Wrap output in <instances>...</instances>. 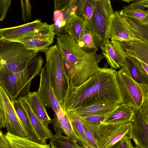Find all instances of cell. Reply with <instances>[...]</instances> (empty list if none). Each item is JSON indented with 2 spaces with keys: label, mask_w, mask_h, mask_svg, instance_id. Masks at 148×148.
Listing matches in <instances>:
<instances>
[{
  "label": "cell",
  "mask_w": 148,
  "mask_h": 148,
  "mask_svg": "<svg viewBox=\"0 0 148 148\" xmlns=\"http://www.w3.org/2000/svg\"><path fill=\"white\" fill-rule=\"evenodd\" d=\"M141 21L143 24L148 25V14Z\"/></svg>",
  "instance_id": "cell-42"
},
{
  "label": "cell",
  "mask_w": 148,
  "mask_h": 148,
  "mask_svg": "<svg viewBox=\"0 0 148 148\" xmlns=\"http://www.w3.org/2000/svg\"><path fill=\"white\" fill-rule=\"evenodd\" d=\"M76 0L54 1L53 30L57 36H62L67 34L66 27L73 15V9Z\"/></svg>",
  "instance_id": "cell-11"
},
{
  "label": "cell",
  "mask_w": 148,
  "mask_h": 148,
  "mask_svg": "<svg viewBox=\"0 0 148 148\" xmlns=\"http://www.w3.org/2000/svg\"><path fill=\"white\" fill-rule=\"evenodd\" d=\"M5 137L11 148H50L49 144H42L31 138L29 137H22L7 132Z\"/></svg>",
  "instance_id": "cell-23"
},
{
  "label": "cell",
  "mask_w": 148,
  "mask_h": 148,
  "mask_svg": "<svg viewBox=\"0 0 148 148\" xmlns=\"http://www.w3.org/2000/svg\"><path fill=\"white\" fill-rule=\"evenodd\" d=\"M51 145V147L50 148H59L53 145Z\"/></svg>",
  "instance_id": "cell-44"
},
{
  "label": "cell",
  "mask_w": 148,
  "mask_h": 148,
  "mask_svg": "<svg viewBox=\"0 0 148 148\" xmlns=\"http://www.w3.org/2000/svg\"><path fill=\"white\" fill-rule=\"evenodd\" d=\"M132 1L130 5L123 7L144 10L148 6V0H133Z\"/></svg>",
  "instance_id": "cell-37"
},
{
  "label": "cell",
  "mask_w": 148,
  "mask_h": 148,
  "mask_svg": "<svg viewBox=\"0 0 148 148\" xmlns=\"http://www.w3.org/2000/svg\"><path fill=\"white\" fill-rule=\"evenodd\" d=\"M131 122L132 139L136 147L148 148V124L139 111L135 112Z\"/></svg>",
  "instance_id": "cell-16"
},
{
  "label": "cell",
  "mask_w": 148,
  "mask_h": 148,
  "mask_svg": "<svg viewBox=\"0 0 148 148\" xmlns=\"http://www.w3.org/2000/svg\"><path fill=\"white\" fill-rule=\"evenodd\" d=\"M119 104L112 103H103L77 109L67 113L76 116L91 115H105L113 111Z\"/></svg>",
  "instance_id": "cell-21"
},
{
  "label": "cell",
  "mask_w": 148,
  "mask_h": 148,
  "mask_svg": "<svg viewBox=\"0 0 148 148\" xmlns=\"http://www.w3.org/2000/svg\"><path fill=\"white\" fill-rule=\"evenodd\" d=\"M118 71L107 63L80 86H68L63 109L66 112L106 103L120 104L122 98L116 78Z\"/></svg>",
  "instance_id": "cell-1"
},
{
  "label": "cell",
  "mask_w": 148,
  "mask_h": 148,
  "mask_svg": "<svg viewBox=\"0 0 148 148\" xmlns=\"http://www.w3.org/2000/svg\"><path fill=\"white\" fill-rule=\"evenodd\" d=\"M116 78L120 89L122 103L139 111L148 93V89L134 80L124 66L118 71Z\"/></svg>",
  "instance_id": "cell-7"
},
{
  "label": "cell",
  "mask_w": 148,
  "mask_h": 148,
  "mask_svg": "<svg viewBox=\"0 0 148 148\" xmlns=\"http://www.w3.org/2000/svg\"><path fill=\"white\" fill-rule=\"evenodd\" d=\"M106 115H91L75 116L79 119L83 125L94 133L98 139L101 131V123L104 120Z\"/></svg>",
  "instance_id": "cell-26"
},
{
  "label": "cell",
  "mask_w": 148,
  "mask_h": 148,
  "mask_svg": "<svg viewBox=\"0 0 148 148\" xmlns=\"http://www.w3.org/2000/svg\"><path fill=\"white\" fill-rule=\"evenodd\" d=\"M38 53L17 42H0V68L17 72L24 69Z\"/></svg>",
  "instance_id": "cell-6"
},
{
  "label": "cell",
  "mask_w": 148,
  "mask_h": 148,
  "mask_svg": "<svg viewBox=\"0 0 148 148\" xmlns=\"http://www.w3.org/2000/svg\"><path fill=\"white\" fill-rule=\"evenodd\" d=\"M121 16L126 21L137 36L141 40L148 43V25L143 24L138 18Z\"/></svg>",
  "instance_id": "cell-27"
},
{
  "label": "cell",
  "mask_w": 148,
  "mask_h": 148,
  "mask_svg": "<svg viewBox=\"0 0 148 148\" xmlns=\"http://www.w3.org/2000/svg\"><path fill=\"white\" fill-rule=\"evenodd\" d=\"M93 12L86 26L97 47L104 51L109 39L112 18L114 12L110 0H93Z\"/></svg>",
  "instance_id": "cell-4"
},
{
  "label": "cell",
  "mask_w": 148,
  "mask_h": 148,
  "mask_svg": "<svg viewBox=\"0 0 148 148\" xmlns=\"http://www.w3.org/2000/svg\"><path fill=\"white\" fill-rule=\"evenodd\" d=\"M0 148H11L9 142L2 131L0 132Z\"/></svg>",
  "instance_id": "cell-40"
},
{
  "label": "cell",
  "mask_w": 148,
  "mask_h": 148,
  "mask_svg": "<svg viewBox=\"0 0 148 148\" xmlns=\"http://www.w3.org/2000/svg\"><path fill=\"white\" fill-rule=\"evenodd\" d=\"M86 22L81 17L73 14L68 23L66 32L76 42L80 40Z\"/></svg>",
  "instance_id": "cell-24"
},
{
  "label": "cell",
  "mask_w": 148,
  "mask_h": 148,
  "mask_svg": "<svg viewBox=\"0 0 148 148\" xmlns=\"http://www.w3.org/2000/svg\"><path fill=\"white\" fill-rule=\"evenodd\" d=\"M139 61L140 62L143 68L148 75V65L141 61Z\"/></svg>",
  "instance_id": "cell-41"
},
{
  "label": "cell",
  "mask_w": 148,
  "mask_h": 148,
  "mask_svg": "<svg viewBox=\"0 0 148 148\" xmlns=\"http://www.w3.org/2000/svg\"><path fill=\"white\" fill-rule=\"evenodd\" d=\"M132 148H139L138 147H133Z\"/></svg>",
  "instance_id": "cell-45"
},
{
  "label": "cell",
  "mask_w": 148,
  "mask_h": 148,
  "mask_svg": "<svg viewBox=\"0 0 148 148\" xmlns=\"http://www.w3.org/2000/svg\"><path fill=\"white\" fill-rule=\"evenodd\" d=\"M20 102L26 112L33 128L36 141L46 144L47 140H51L53 135L48 126L43 123L36 116L31 109L26 97H18Z\"/></svg>",
  "instance_id": "cell-15"
},
{
  "label": "cell",
  "mask_w": 148,
  "mask_h": 148,
  "mask_svg": "<svg viewBox=\"0 0 148 148\" xmlns=\"http://www.w3.org/2000/svg\"><path fill=\"white\" fill-rule=\"evenodd\" d=\"M45 55L47 74L56 96L62 108L68 83L62 56L57 44L50 47Z\"/></svg>",
  "instance_id": "cell-5"
},
{
  "label": "cell",
  "mask_w": 148,
  "mask_h": 148,
  "mask_svg": "<svg viewBox=\"0 0 148 148\" xmlns=\"http://www.w3.org/2000/svg\"><path fill=\"white\" fill-rule=\"evenodd\" d=\"M102 51L108 65L110 66L111 68L116 69L122 67L114 47L110 40L107 42L105 44L104 51Z\"/></svg>",
  "instance_id": "cell-30"
},
{
  "label": "cell",
  "mask_w": 148,
  "mask_h": 148,
  "mask_svg": "<svg viewBox=\"0 0 148 148\" xmlns=\"http://www.w3.org/2000/svg\"><path fill=\"white\" fill-rule=\"evenodd\" d=\"M26 98L32 110L43 123L47 126L52 123V120L48 114L46 107L37 91L30 92Z\"/></svg>",
  "instance_id": "cell-22"
},
{
  "label": "cell",
  "mask_w": 148,
  "mask_h": 148,
  "mask_svg": "<svg viewBox=\"0 0 148 148\" xmlns=\"http://www.w3.org/2000/svg\"><path fill=\"white\" fill-rule=\"evenodd\" d=\"M136 111L131 107L122 103L107 114L101 125L132 122Z\"/></svg>",
  "instance_id": "cell-18"
},
{
  "label": "cell",
  "mask_w": 148,
  "mask_h": 148,
  "mask_svg": "<svg viewBox=\"0 0 148 148\" xmlns=\"http://www.w3.org/2000/svg\"><path fill=\"white\" fill-rule=\"evenodd\" d=\"M11 3V0H0V21H3L5 18Z\"/></svg>",
  "instance_id": "cell-36"
},
{
  "label": "cell",
  "mask_w": 148,
  "mask_h": 148,
  "mask_svg": "<svg viewBox=\"0 0 148 148\" xmlns=\"http://www.w3.org/2000/svg\"><path fill=\"white\" fill-rule=\"evenodd\" d=\"M123 9L119 11L121 16L138 18L140 21L144 18L148 14V9L142 10L123 7Z\"/></svg>",
  "instance_id": "cell-33"
},
{
  "label": "cell",
  "mask_w": 148,
  "mask_h": 148,
  "mask_svg": "<svg viewBox=\"0 0 148 148\" xmlns=\"http://www.w3.org/2000/svg\"><path fill=\"white\" fill-rule=\"evenodd\" d=\"M55 35L53 23L33 35L16 42L22 43L28 49L45 53L53 42Z\"/></svg>",
  "instance_id": "cell-12"
},
{
  "label": "cell",
  "mask_w": 148,
  "mask_h": 148,
  "mask_svg": "<svg viewBox=\"0 0 148 148\" xmlns=\"http://www.w3.org/2000/svg\"><path fill=\"white\" fill-rule=\"evenodd\" d=\"M21 1L22 19L24 22H25L31 17V10L33 6L31 5L29 0H21Z\"/></svg>",
  "instance_id": "cell-34"
},
{
  "label": "cell",
  "mask_w": 148,
  "mask_h": 148,
  "mask_svg": "<svg viewBox=\"0 0 148 148\" xmlns=\"http://www.w3.org/2000/svg\"><path fill=\"white\" fill-rule=\"evenodd\" d=\"M57 45L61 53L68 86L78 87L97 72L104 57L97 53L98 49L86 51L68 34L57 36Z\"/></svg>",
  "instance_id": "cell-2"
},
{
  "label": "cell",
  "mask_w": 148,
  "mask_h": 148,
  "mask_svg": "<svg viewBox=\"0 0 148 148\" xmlns=\"http://www.w3.org/2000/svg\"><path fill=\"white\" fill-rule=\"evenodd\" d=\"M93 9V0H77L73 8V13L81 17L87 23L92 16Z\"/></svg>",
  "instance_id": "cell-25"
},
{
  "label": "cell",
  "mask_w": 148,
  "mask_h": 148,
  "mask_svg": "<svg viewBox=\"0 0 148 148\" xmlns=\"http://www.w3.org/2000/svg\"><path fill=\"white\" fill-rule=\"evenodd\" d=\"M133 147L130 139H125L119 140L110 148H132Z\"/></svg>",
  "instance_id": "cell-39"
},
{
  "label": "cell",
  "mask_w": 148,
  "mask_h": 148,
  "mask_svg": "<svg viewBox=\"0 0 148 148\" xmlns=\"http://www.w3.org/2000/svg\"><path fill=\"white\" fill-rule=\"evenodd\" d=\"M147 8H148V6H147Z\"/></svg>",
  "instance_id": "cell-46"
},
{
  "label": "cell",
  "mask_w": 148,
  "mask_h": 148,
  "mask_svg": "<svg viewBox=\"0 0 148 148\" xmlns=\"http://www.w3.org/2000/svg\"><path fill=\"white\" fill-rule=\"evenodd\" d=\"M13 103L16 113L30 134V138L36 141L32 125L26 112L21 104L17 99L13 102Z\"/></svg>",
  "instance_id": "cell-29"
},
{
  "label": "cell",
  "mask_w": 148,
  "mask_h": 148,
  "mask_svg": "<svg viewBox=\"0 0 148 148\" xmlns=\"http://www.w3.org/2000/svg\"><path fill=\"white\" fill-rule=\"evenodd\" d=\"M139 112L148 124V93L145 97L141 108Z\"/></svg>",
  "instance_id": "cell-38"
},
{
  "label": "cell",
  "mask_w": 148,
  "mask_h": 148,
  "mask_svg": "<svg viewBox=\"0 0 148 148\" xmlns=\"http://www.w3.org/2000/svg\"><path fill=\"white\" fill-rule=\"evenodd\" d=\"M76 43L80 47L86 51H90L98 49L86 25L79 40Z\"/></svg>",
  "instance_id": "cell-31"
},
{
  "label": "cell",
  "mask_w": 148,
  "mask_h": 148,
  "mask_svg": "<svg viewBox=\"0 0 148 148\" xmlns=\"http://www.w3.org/2000/svg\"><path fill=\"white\" fill-rule=\"evenodd\" d=\"M22 137L30 134L16 113L13 102L3 87L0 86V129Z\"/></svg>",
  "instance_id": "cell-8"
},
{
  "label": "cell",
  "mask_w": 148,
  "mask_h": 148,
  "mask_svg": "<svg viewBox=\"0 0 148 148\" xmlns=\"http://www.w3.org/2000/svg\"><path fill=\"white\" fill-rule=\"evenodd\" d=\"M121 42L127 56L148 65V43L142 40Z\"/></svg>",
  "instance_id": "cell-20"
},
{
  "label": "cell",
  "mask_w": 148,
  "mask_h": 148,
  "mask_svg": "<svg viewBox=\"0 0 148 148\" xmlns=\"http://www.w3.org/2000/svg\"><path fill=\"white\" fill-rule=\"evenodd\" d=\"M43 59L38 53L23 70L13 72L0 68V86L12 102L18 97H26L30 92L31 82L42 71Z\"/></svg>",
  "instance_id": "cell-3"
},
{
  "label": "cell",
  "mask_w": 148,
  "mask_h": 148,
  "mask_svg": "<svg viewBox=\"0 0 148 148\" xmlns=\"http://www.w3.org/2000/svg\"><path fill=\"white\" fill-rule=\"evenodd\" d=\"M51 24L36 19L31 22L0 29V42H16L30 36L48 27Z\"/></svg>",
  "instance_id": "cell-10"
},
{
  "label": "cell",
  "mask_w": 148,
  "mask_h": 148,
  "mask_svg": "<svg viewBox=\"0 0 148 148\" xmlns=\"http://www.w3.org/2000/svg\"><path fill=\"white\" fill-rule=\"evenodd\" d=\"M132 126L131 122L102 125L97 139L99 148H110L121 140L132 139Z\"/></svg>",
  "instance_id": "cell-9"
},
{
  "label": "cell",
  "mask_w": 148,
  "mask_h": 148,
  "mask_svg": "<svg viewBox=\"0 0 148 148\" xmlns=\"http://www.w3.org/2000/svg\"><path fill=\"white\" fill-rule=\"evenodd\" d=\"M123 1H125L127 2L128 3H129V2H130L131 1H133V0H122Z\"/></svg>",
  "instance_id": "cell-43"
},
{
  "label": "cell",
  "mask_w": 148,
  "mask_h": 148,
  "mask_svg": "<svg viewBox=\"0 0 148 148\" xmlns=\"http://www.w3.org/2000/svg\"><path fill=\"white\" fill-rule=\"evenodd\" d=\"M109 39L111 41L121 42L141 40L131 29L117 11L114 12L112 18Z\"/></svg>",
  "instance_id": "cell-13"
},
{
  "label": "cell",
  "mask_w": 148,
  "mask_h": 148,
  "mask_svg": "<svg viewBox=\"0 0 148 148\" xmlns=\"http://www.w3.org/2000/svg\"><path fill=\"white\" fill-rule=\"evenodd\" d=\"M87 139L92 148H99L98 141L94 133L83 125Z\"/></svg>",
  "instance_id": "cell-35"
},
{
  "label": "cell",
  "mask_w": 148,
  "mask_h": 148,
  "mask_svg": "<svg viewBox=\"0 0 148 148\" xmlns=\"http://www.w3.org/2000/svg\"><path fill=\"white\" fill-rule=\"evenodd\" d=\"M37 92L45 107L53 110L54 116H56L64 110L56 96L48 77L45 66L43 67L40 73V85Z\"/></svg>",
  "instance_id": "cell-14"
},
{
  "label": "cell",
  "mask_w": 148,
  "mask_h": 148,
  "mask_svg": "<svg viewBox=\"0 0 148 148\" xmlns=\"http://www.w3.org/2000/svg\"><path fill=\"white\" fill-rule=\"evenodd\" d=\"M123 66L126 69L134 80L148 89V75L138 59L127 56Z\"/></svg>",
  "instance_id": "cell-19"
},
{
  "label": "cell",
  "mask_w": 148,
  "mask_h": 148,
  "mask_svg": "<svg viewBox=\"0 0 148 148\" xmlns=\"http://www.w3.org/2000/svg\"><path fill=\"white\" fill-rule=\"evenodd\" d=\"M79 143L82 148H92L86 138L83 125L77 117L67 113Z\"/></svg>",
  "instance_id": "cell-28"
},
{
  "label": "cell",
  "mask_w": 148,
  "mask_h": 148,
  "mask_svg": "<svg viewBox=\"0 0 148 148\" xmlns=\"http://www.w3.org/2000/svg\"><path fill=\"white\" fill-rule=\"evenodd\" d=\"M52 123L55 135L64 134L72 142L78 144L79 141L75 133L68 113L63 110L56 116L54 117Z\"/></svg>",
  "instance_id": "cell-17"
},
{
  "label": "cell",
  "mask_w": 148,
  "mask_h": 148,
  "mask_svg": "<svg viewBox=\"0 0 148 148\" xmlns=\"http://www.w3.org/2000/svg\"><path fill=\"white\" fill-rule=\"evenodd\" d=\"M50 144L59 148H81V147L78 144L72 143L68 137L62 134L53 135Z\"/></svg>",
  "instance_id": "cell-32"
}]
</instances>
